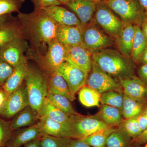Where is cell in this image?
Returning <instances> with one entry per match:
<instances>
[{
	"label": "cell",
	"instance_id": "obj_1",
	"mask_svg": "<svg viewBox=\"0 0 147 147\" xmlns=\"http://www.w3.org/2000/svg\"><path fill=\"white\" fill-rule=\"evenodd\" d=\"M17 18L22 27L23 37L30 43V49L43 55L48 45L56 38L58 25L42 9L31 13L19 12Z\"/></svg>",
	"mask_w": 147,
	"mask_h": 147
},
{
	"label": "cell",
	"instance_id": "obj_2",
	"mask_svg": "<svg viewBox=\"0 0 147 147\" xmlns=\"http://www.w3.org/2000/svg\"><path fill=\"white\" fill-rule=\"evenodd\" d=\"M92 61L114 78L118 79L134 75L135 63L117 50L105 48L92 52Z\"/></svg>",
	"mask_w": 147,
	"mask_h": 147
},
{
	"label": "cell",
	"instance_id": "obj_3",
	"mask_svg": "<svg viewBox=\"0 0 147 147\" xmlns=\"http://www.w3.org/2000/svg\"><path fill=\"white\" fill-rule=\"evenodd\" d=\"M48 79L49 76L40 69L29 66L24 83L29 105L38 112L48 94Z\"/></svg>",
	"mask_w": 147,
	"mask_h": 147
},
{
	"label": "cell",
	"instance_id": "obj_4",
	"mask_svg": "<svg viewBox=\"0 0 147 147\" xmlns=\"http://www.w3.org/2000/svg\"><path fill=\"white\" fill-rule=\"evenodd\" d=\"M65 47L57 38L49 43L47 51L43 55L36 53L29 48L26 54L27 59L35 61L40 69L50 76L57 72L65 61Z\"/></svg>",
	"mask_w": 147,
	"mask_h": 147
},
{
	"label": "cell",
	"instance_id": "obj_5",
	"mask_svg": "<svg viewBox=\"0 0 147 147\" xmlns=\"http://www.w3.org/2000/svg\"><path fill=\"white\" fill-rule=\"evenodd\" d=\"M103 1L118 15L124 23L141 26L146 16L138 0H106Z\"/></svg>",
	"mask_w": 147,
	"mask_h": 147
},
{
	"label": "cell",
	"instance_id": "obj_6",
	"mask_svg": "<svg viewBox=\"0 0 147 147\" xmlns=\"http://www.w3.org/2000/svg\"><path fill=\"white\" fill-rule=\"evenodd\" d=\"M93 20L106 33L115 39L120 33L124 23L103 1L96 3Z\"/></svg>",
	"mask_w": 147,
	"mask_h": 147
},
{
	"label": "cell",
	"instance_id": "obj_7",
	"mask_svg": "<svg viewBox=\"0 0 147 147\" xmlns=\"http://www.w3.org/2000/svg\"><path fill=\"white\" fill-rule=\"evenodd\" d=\"M82 44L92 52L105 49L112 45V37L96 23L93 19L82 27Z\"/></svg>",
	"mask_w": 147,
	"mask_h": 147
},
{
	"label": "cell",
	"instance_id": "obj_8",
	"mask_svg": "<svg viewBox=\"0 0 147 147\" xmlns=\"http://www.w3.org/2000/svg\"><path fill=\"white\" fill-rule=\"evenodd\" d=\"M70 129L73 139H82L108 126L95 117L84 116L78 114L71 115Z\"/></svg>",
	"mask_w": 147,
	"mask_h": 147
},
{
	"label": "cell",
	"instance_id": "obj_9",
	"mask_svg": "<svg viewBox=\"0 0 147 147\" xmlns=\"http://www.w3.org/2000/svg\"><path fill=\"white\" fill-rule=\"evenodd\" d=\"M86 85L100 94L110 90L122 92L119 81L100 69L93 61Z\"/></svg>",
	"mask_w": 147,
	"mask_h": 147
},
{
	"label": "cell",
	"instance_id": "obj_10",
	"mask_svg": "<svg viewBox=\"0 0 147 147\" xmlns=\"http://www.w3.org/2000/svg\"><path fill=\"white\" fill-rule=\"evenodd\" d=\"M29 48L27 40L24 38L14 39L0 47V57L15 67L27 59L25 53Z\"/></svg>",
	"mask_w": 147,
	"mask_h": 147
},
{
	"label": "cell",
	"instance_id": "obj_11",
	"mask_svg": "<svg viewBox=\"0 0 147 147\" xmlns=\"http://www.w3.org/2000/svg\"><path fill=\"white\" fill-rule=\"evenodd\" d=\"M28 105V99L24 82L19 88L9 95L0 107V116L5 118H11Z\"/></svg>",
	"mask_w": 147,
	"mask_h": 147
},
{
	"label": "cell",
	"instance_id": "obj_12",
	"mask_svg": "<svg viewBox=\"0 0 147 147\" xmlns=\"http://www.w3.org/2000/svg\"><path fill=\"white\" fill-rule=\"evenodd\" d=\"M57 72L65 80L74 96L86 84L88 74L67 62L61 65Z\"/></svg>",
	"mask_w": 147,
	"mask_h": 147
},
{
	"label": "cell",
	"instance_id": "obj_13",
	"mask_svg": "<svg viewBox=\"0 0 147 147\" xmlns=\"http://www.w3.org/2000/svg\"><path fill=\"white\" fill-rule=\"evenodd\" d=\"M65 60L89 74L91 69L92 52L82 45L65 46Z\"/></svg>",
	"mask_w": 147,
	"mask_h": 147
},
{
	"label": "cell",
	"instance_id": "obj_14",
	"mask_svg": "<svg viewBox=\"0 0 147 147\" xmlns=\"http://www.w3.org/2000/svg\"><path fill=\"white\" fill-rule=\"evenodd\" d=\"M118 79L124 94L139 102H147V85L139 77L132 75Z\"/></svg>",
	"mask_w": 147,
	"mask_h": 147
},
{
	"label": "cell",
	"instance_id": "obj_15",
	"mask_svg": "<svg viewBox=\"0 0 147 147\" xmlns=\"http://www.w3.org/2000/svg\"><path fill=\"white\" fill-rule=\"evenodd\" d=\"M44 135L38 123L31 126L18 129L12 131L5 147H22Z\"/></svg>",
	"mask_w": 147,
	"mask_h": 147
},
{
	"label": "cell",
	"instance_id": "obj_16",
	"mask_svg": "<svg viewBox=\"0 0 147 147\" xmlns=\"http://www.w3.org/2000/svg\"><path fill=\"white\" fill-rule=\"evenodd\" d=\"M66 5L78 17L82 26L92 21L96 8V3L92 0H71Z\"/></svg>",
	"mask_w": 147,
	"mask_h": 147
},
{
	"label": "cell",
	"instance_id": "obj_17",
	"mask_svg": "<svg viewBox=\"0 0 147 147\" xmlns=\"http://www.w3.org/2000/svg\"><path fill=\"white\" fill-rule=\"evenodd\" d=\"M42 9L58 25L82 26L79 18L73 12L61 6H51Z\"/></svg>",
	"mask_w": 147,
	"mask_h": 147
},
{
	"label": "cell",
	"instance_id": "obj_18",
	"mask_svg": "<svg viewBox=\"0 0 147 147\" xmlns=\"http://www.w3.org/2000/svg\"><path fill=\"white\" fill-rule=\"evenodd\" d=\"M82 27L58 25L56 38L64 46L82 45Z\"/></svg>",
	"mask_w": 147,
	"mask_h": 147
},
{
	"label": "cell",
	"instance_id": "obj_19",
	"mask_svg": "<svg viewBox=\"0 0 147 147\" xmlns=\"http://www.w3.org/2000/svg\"><path fill=\"white\" fill-rule=\"evenodd\" d=\"M38 123L44 135L73 139L71 130L68 127L49 117L40 116Z\"/></svg>",
	"mask_w": 147,
	"mask_h": 147
},
{
	"label": "cell",
	"instance_id": "obj_20",
	"mask_svg": "<svg viewBox=\"0 0 147 147\" xmlns=\"http://www.w3.org/2000/svg\"><path fill=\"white\" fill-rule=\"evenodd\" d=\"M135 33L134 25L124 23L121 30L115 39L116 47L124 56L130 58Z\"/></svg>",
	"mask_w": 147,
	"mask_h": 147
},
{
	"label": "cell",
	"instance_id": "obj_21",
	"mask_svg": "<svg viewBox=\"0 0 147 147\" xmlns=\"http://www.w3.org/2000/svg\"><path fill=\"white\" fill-rule=\"evenodd\" d=\"M29 66L28 59H26L14 67L12 74L2 86L7 94L9 95L12 93L24 84Z\"/></svg>",
	"mask_w": 147,
	"mask_h": 147
},
{
	"label": "cell",
	"instance_id": "obj_22",
	"mask_svg": "<svg viewBox=\"0 0 147 147\" xmlns=\"http://www.w3.org/2000/svg\"><path fill=\"white\" fill-rule=\"evenodd\" d=\"M38 112L30 105L24 108L13 117L10 121L12 131L18 129L31 126L39 120Z\"/></svg>",
	"mask_w": 147,
	"mask_h": 147
},
{
	"label": "cell",
	"instance_id": "obj_23",
	"mask_svg": "<svg viewBox=\"0 0 147 147\" xmlns=\"http://www.w3.org/2000/svg\"><path fill=\"white\" fill-rule=\"evenodd\" d=\"M38 113L39 117L42 116H47L67 127L71 130V115L65 114L56 107L47 98L43 101Z\"/></svg>",
	"mask_w": 147,
	"mask_h": 147
},
{
	"label": "cell",
	"instance_id": "obj_24",
	"mask_svg": "<svg viewBox=\"0 0 147 147\" xmlns=\"http://www.w3.org/2000/svg\"><path fill=\"white\" fill-rule=\"evenodd\" d=\"M21 38H24L22 27L17 17L0 27V47L11 40Z\"/></svg>",
	"mask_w": 147,
	"mask_h": 147
},
{
	"label": "cell",
	"instance_id": "obj_25",
	"mask_svg": "<svg viewBox=\"0 0 147 147\" xmlns=\"http://www.w3.org/2000/svg\"><path fill=\"white\" fill-rule=\"evenodd\" d=\"M48 92L63 96L71 101L75 99L65 80L58 72L49 76Z\"/></svg>",
	"mask_w": 147,
	"mask_h": 147
},
{
	"label": "cell",
	"instance_id": "obj_26",
	"mask_svg": "<svg viewBox=\"0 0 147 147\" xmlns=\"http://www.w3.org/2000/svg\"><path fill=\"white\" fill-rule=\"evenodd\" d=\"M146 103L139 102L124 94L122 115L125 119L137 118L144 112Z\"/></svg>",
	"mask_w": 147,
	"mask_h": 147
},
{
	"label": "cell",
	"instance_id": "obj_27",
	"mask_svg": "<svg viewBox=\"0 0 147 147\" xmlns=\"http://www.w3.org/2000/svg\"><path fill=\"white\" fill-rule=\"evenodd\" d=\"M98 117L108 126L113 127L119 125L123 121L121 110L108 105H102Z\"/></svg>",
	"mask_w": 147,
	"mask_h": 147
},
{
	"label": "cell",
	"instance_id": "obj_28",
	"mask_svg": "<svg viewBox=\"0 0 147 147\" xmlns=\"http://www.w3.org/2000/svg\"><path fill=\"white\" fill-rule=\"evenodd\" d=\"M135 33L130 58L135 63H139V60L147 47V40L141 27L134 26Z\"/></svg>",
	"mask_w": 147,
	"mask_h": 147
},
{
	"label": "cell",
	"instance_id": "obj_29",
	"mask_svg": "<svg viewBox=\"0 0 147 147\" xmlns=\"http://www.w3.org/2000/svg\"><path fill=\"white\" fill-rule=\"evenodd\" d=\"M79 99L84 106L90 107L100 106V94L88 86H84L79 91Z\"/></svg>",
	"mask_w": 147,
	"mask_h": 147
},
{
	"label": "cell",
	"instance_id": "obj_30",
	"mask_svg": "<svg viewBox=\"0 0 147 147\" xmlns=\"http://www.w3.org/2000/svg\"><path fill=\"white\" fill-rule=\"evenodd\" d=\"M132 139L121 129H115L109 135L106 142V147H129Z\"/></svg>",
	"mask_w": 147,
	"mask_h": 147
},
{
	"label": "cell",
	"instance_id": "obj_31",
	"mask_svg": "<svg viewBox=\"0 0 147 147\" xmlns=\"http://www.w3.org/2000/svg\"><path fill=\"white\" fill-rule=\"evenodd\" d=\"M115 129L113 127H108L80 140L93 147H106L107 138Z\"/></svg>",
	"mask_w": 147,
	"mask_h": 147
},
{
	"label": "cell",
	"instance_id": "obj_32",
	"mask_svg": "<svg viewBox=\"0 0 147 147\" xmlns=\"http://www.w3.org/2000/svg\"><path fill=\"white\" fill-rule=\"evenodd\" d=\"M47 98L56 107L69 115L78 114L71 105V101L65 96L48 92Z\"/></svg>",
	"mask_w": 147,
	"mask_h": 147
},
{
	"label": "cell",
	"instance_id": "obj_33",
	"mask_svg": "<svg viewBox=\"0 0 147 147\" xmlns=\"http://www.w3.org/2000/svg\"><path fill=\"white\" fill-rule=\"evenodd\" d=\"M123 95L122 92L110 90L100 94V102L102 105H110L121 110L123 102Z\"/></svg>",
	"mask_w": 147,
	"mask_h": 147
},
{
	"label": "cell",
	"instance_id": "obj_34",
	"mask_svg": "<svg viewBox=\"0 0 147 147\" xmlns=\"http://www.w3.org/2000/svg\"><path fill=\"white\" fill-rule=\"evenodd\" d=\"M119 128L125 131L132 139L139 137L142 132L136 118L125 119L119 125Z\"/></svg>",
	"mask_w": 147,
	"mask_h": 147
},
{
	"label": "cell",
	"instance_id": "obj_35",
	"mask_svg": "<svg viewBox=\"0 0 147 147\" xmlns=\"http://www.w3.org/2000/svg\"><path fill=\"white\" fill-rule=\"evenodd\" d=\"M25 0H0V16L20 12Z\"/></svg>",
	"mask_w": 147,
	"mask_h": 147
},
{
	"label": "cell",
	"instance_id": "obj_36",
	"mask_svg": "<svg viewBox=\"0 0 147 147\" xmlns=\"http://www.w3.org/2000/svg\"><path fill=\"white\" fill-rule=\"evenodd\" d=\"M72 139L45 134L41 138V147H69Z\"/></svg>",
	"mask_w": 147,
	"mask_h": 147
},
{
	"label": "cell",
	"instance_id": "obj_37",
	"mask_svg": "<svg viewBox=\"0 0 147 147\" xmlns=\"http://www.w3.org/2000/svg\"><path fill=\"white\" fill-rule=\"evenodd\" d=\"M10 121H7L0 116V147H5L12 133Z\"/></svg>",
	"mask_w": 147,
	"mask_h": 147
},
{
	"label": "cell",
	"instance_id": "obj_38",
	"mask_svg": "<svg viewBox=\"0 0 147 147\" xmlns=\"http://www.w3.org/2000/svg\"><path fill=\"white\" fill-rule=\"evenodd\" d=\"M13 70L14 67L9 65L0 57V87L2 86Z\"/></svg>",
	"mask_w": 147,
	"mask_h": 147
},
{
	"label": "cell",
	"instance_id": "obj_39",
	"mask_svg": "<svg viewBox=\"0 0 147 147\" xmlns=\"http://www.w3.org/2000/svg\"><path fill=\"white\" fill-rule=\"evenodd\" d=\"M34 5V9H42L54 5H62L58 0H30Z\"/></svg>",
	"mask_w": 147,
	"mask_h": 147
},
{
	"label": "cell",
	"instance_id": "obj_40",
	"mask_svg": "<svg viewBox=\"0 0 147 147\" xmlns=\"http://www.w3.org/2000/svg\"><path fill=\"white\" fill-rule=\"evenodd\" d=\"M147 142V129L143 131L139 137L136 139H132L131 145L134 147L141 146Z\"/></svg>",
	"mask_w": 147,
	"mask_h": 147
},
{
	"label": "cell",
	"instance_id": "obj_41",
	"mask_svg": "<svg viewBox=\"0 0 147 147\" xmlns=\"http://www.w3.org/2000/svg\"><path fill=\"white\" fill-rule=\"evenodd\" d=\"M137 72L139 78L147 85V64H142Z\"/></svg>",
	"mask_w": 147,
	"mask_h": 147
},
{
	"label": "cell",
	"instance_id": "obj_42",
	"mask_svg": "<svg viewBox=\"0 0 147 147\" xmlns=\"http://www.w3.org/2000/svg\"><path fill=\"white\" fill-rule=\"evenodd\" d=\"M136 119H137L139 127L141 130H142V132L146 130L147 129V116L144 113H143Z\"/></svg>",
	"mask_w": 147,
	"mask_h": 147
},
{
	"label": "cell",
	"instance_id": "obj_43",
	"mask_svg": "<svg viewBox=\"0 0 147 147\" xmlns=\"http://www.w3.org/2000/svg\"><path fill=\"white\" fill-rule=\"evenodd\" d=\"M69 147H93L83 142L80 139H71Z\"/></svg>",
	"mask_w": 147,
	"mask_h": 147
},
{
	"label": "cell",
	"instance_id": "obj_44",
	"mask_svg": "<svg viewBox=\"0 0 147 147\" xmlns=\"http://www.w3.org/2000/svg\"><path fill=\"white\" fill-rule=\"evenodd\" d=\"M15 18L11 14L0 16V27L5 26Z\"/></svg>",
	"mask_w": 147,
	"mask_h": 147
},
{
	"label": "cell",
	"instance_id": "obj_45",
	"mask_svg": "<svg viewBox=\"0 0 147 147\" xmlns=\"http://www.w3.org/2000/svg\"><path fill=\"white\" fill-rule=\"evenodd\" d=\"M41 138L31 141L24 145L23 147H41Z\"/></svg>",
	"mask_w": 147,
	"mask_h": 147
},
{
	"label": "cell",
	"instance_id": "obj_46",
	"mask_svg": "<svg viewBox=\"0 0 147 147\" xmlns=\"http://www.w3.org/2000/svg\"><path fill=\"white\" fill-rule=\"evenodd\" d=\"M8 95L2 87H0V107L2 105Z\"/></svg>",
	"mask_w": 147,
	"mask_h": 147
},
{
	"label": "cell",
	"instance_id": "obj_47",
	"mask_svg": "<svg viewBox=\"0 0 147 147\" xmlns=\"http://www.w3.org/2000/svg\"><path fill=\"white\" fill-rule=\"evenodd\" d=\"M141 28L147 40V16H146L144 19V21L142 22L141 26Z\"/></svg>",
	"mask_w": 147,
	"mask_h": 147
},
{
	"label": "cell",
	"instance_id": "obj_48",
	"mask_svg": "<svg viewBox=\"0 0 147 147\" xmlns=\"http://www.w3.org/2000/svg\"><path fill=\"white\" fill-rule=\"evenodd\" d=\"M139 63H141L142 64H147V47L141 56L139 60Z\"/></svg>",
	"mask_w": 147,
	"mask_h": 147
},
{
	"label": "cell",
	"instance_id": "obj_49",
	"mask_svg": "<svg viewBox=\"0 0 147 147\" xmlns=\"http://www.w3.org/2000/svg\"><path fill=\"white\" fill-rule=\"evenodd\" d=\"M142 7L145 15L147 16V0H138Z\"/></svg>",
	"mask_w": 147,
	"mask_h": 147
},
{
	"label": "cell",
	"instance_id": "obj_50",
	"mask_svg": "<svg viewBox=\"0 0 147 147\" xmlns=\"http://www.w3.org/2000/svg\"><path fill=\"white\" fill-rule=\"evenodd\" d=\"M60 3H61V4L66 5L71 0H58Z\"/></svg>",
	"mask_w": 147,
	"mask_h": 147
},
{
	"label": "cell",
	"instance_id": "obj_51",
	"mask_svg": "<svg viewBox=\"0 0 147 147\" xmlns=\"http://www.w3.org/2000/svg\"><path fill=\"white\" fill-rule=\"evenodd\" d=\"M93 1L96 3L98 2L101 1H106V0H92Z\"/></svg>",
	"mask_w": 147,
	"mask_h": 147
},
{
	"label": "cell",
	"instance_id": "obj_52",
	"mask_svg": "<svg viewBox=\"0 0 147 147\" xmlns=\"http://www.w3.org/2000/svg\"><path fill=\"white\" fill-rule=\"evenodd\" d=\"M144 113L147 116V105L146 107V109H145L144 112Z\"/></svg>",
	"mask_w": 147,
	"mask_h": 147
},
{
	"label": "cell",
	"instance_id": "obj_53",
	"mask_svg": "<svg viewBox=\"0 0 147 147\" xmlns=\"http://www.w3.org/2000/svg\"><path fill=\"white\" fill-rule=\"evenodd\" d=\"M142 147V146H137V147Z\"/></svg>",
	"mask_w": 147,
	"mask_h": 147
}]
</instances>
